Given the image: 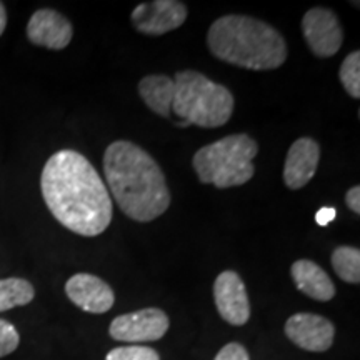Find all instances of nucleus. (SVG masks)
Returning a JSON list of instances; mask_svg holds the SVG:
<instances>
[{
  "label": "nucleus",
  "instance_id": "nucleus-1",
  "mask_svg": "<svg viewBox=\"0 0 360 360\" xmlns=\"http://www.w3.org/2000/svg\"><path fill=\"white\" fill-rule=\"evenodd\" d=\"M40 188L51 214L74 233L96 237L110 225V193L96 167L79 152H56L44 165Z\"/></svg>",
  "mask_w": 360,
  "mask_h": 360
},
{
  "label": "nucleus",
  "instance_id": "nucleus-2",
  "mask_svg": "<svg viewBox=\"0 0 360 360\" xmlns=\"http://www.w3.org/2000/svg\"><path fill=\"white\" fill-rule=\"evenodd\" d=\"M103 174L115 202L132 220L150 222L169 209L170 192L164 172L135 143H110L103 155Z\"/></svg>",
  "mask_w": 360,
  "mask_h": 360
},
{
  "label": "nucleus",
  "instance_id": "nucleus-3",
  "mask_svg": "<svg viewBox=\"0 0 360 360\" xmlns=\"http://www.w3.org/2000/svg\"><path fill=\"white\" fill-rule=\"evenodd\" d=\"M207 45L219 60L272 70L287 60V44L274 27L247 15H224L210 25Z\"/></svg>",
  "mask_w": 360,
  "mask_h": 360
},
{
  "label": "nucleus",
  "instance_id": "nucleus-4",
  "mask_svg": "<svg viewBox=\"0 0 360 360\" xmlns=\"http://www.w3.org/2000/svg\"><path fill=\"white\" fill-rule=\"evenodd\" d=\"M174 85L172 110L182 122L215 129L231 120L236 102L227 87L195 70L177 72Z\"/></svg>",
  "mask_w": 360,
  "mask_h": 360
},
{
  "label": "nucleus",
  "instance_id": "nucleus-5",
  "mask_svg": "<svg viewBox=\"0 0 360 360\" xmlns=\"http://www.w3.org/2000/svg\"><path fill=\"white\" fill-rule=\"evenodd\" d=\"M259 146L247 134H233L202 147L193 155L192 165L202 184L219 188L244 186L254 177L252 164Z\"/></svg>",
  "mask_w": 360,
  "mask_h": 360
},
{
  "label": "nucleus",
  "instance_id": "nucleus-6",
  "mask_svg": "<svg viewBox=\"0 0 360 360\" xmlns=\"http://www.w3.org/2000/svg\"><path fill=\"white\" fill-rule=\"evenodd\" d=\"M169 317L160 309H142L137 312L115 317L109 334L120 342H152L160 340L169 330Z\"/></svg>",
  "mask_w": 360,
  "mask_h": 360
},
{
  "label": "nucleus",
  "instance_id": "nucleus-7",
  "mask_svg": "<svg viewBox=\"0 0 360 360\" xmlns=\"http://www.w3.org/2000/svg\"><path fill=\"white\" fill-rule=\"evenodd\" d=\"M302 30L310 51L319 57L335 56L344 42L339 17L330 8H310L302 19Z\"/></svg>",
  "mask_w": 360,
  "mask_h": 360
},
{
  "label": "nucleus",
  "instance_id": "nucleus-8",
  "mask_svg": "<svg viewBox=\"0 0 360 360\" xmlns=\"http://www.w3.org/2000/svg\"><path fill=\"white\" fill-rule=\"evenodd\" d=\"M187 19V7L177 0H154L134 8L135 29L146 35H164L179 29Z\"/></svg>",
  "mask_w": 360,
  "mask_h": 360
},
{
  "label": "nucleus",
  "instance_id": "nucleus-9",
  "mask_svg": "<svg viewBox=\"0 0 360 360\" xmlns=\"http://www.w3.org/2000/svg\"><path fill=\"white\" fill-rule=\"evenodd\" d=\"M214 300L220 317L232 326H245L250 319V304L244 281L233 270H225L215 278Z\"/></svg>",
  "mask_w": 360,
  "mask_h": 360
},
{
  "label": "nucleus",
  "instance_id": "nucleus-10",
  "mask_svg": "<svg viewBox=\"0 0 360 360\" xmlns=\"http://www.w3.org/2000/svg\"><path fill=\"white\" fill-rule=\"evenodd\" d=\"M285 335L297 347L309 352H326L332 347L335 327L317 314H295L285 323Z\"/></svg>",
  "mask_w": 360,
  "mask_h": 360
},
{
  "label": "nucleus",
  "instance_id": "nucleus-11",
  "mask_svg": "<svg viewBox=\"0 0 360 360\" xmlns=\"http://www.w3.org/2000/svg\"><path fill=\"white\" fill-rule=\"evenodd\" d=\"M65 294L79 309L89 314H105L115 302L112 287L92 274H75L65 283Z\"/></svg>",
  "mask_w": 360,
  "mask_h": 360
},
{
  "label": "nucleus",
  "instance_id": "nucleus-12",
  "mask_svg": "<svg viewBox=\"0 0 360 360\" xmlns=\"http://www.w3.org/2000/svg\"><path fill=\"white\" fill-rule=\"evenodd\" d=\"M72 35L74 29L70 20L52 8H40L27 24V37L30 42L51 51L65 49L70 44Z\"/></svg>",
  "mask_w": 360,
  "mask_h": 360
},
{
  "label": "nucleus",
  "instance_id": "nucleus-13",
  "mask_svg": "<svg viewBox=\"0 0 360 360\" xmlns=\"http://www.w3.org/2000/svg\"><path fill=\"white\" fill-rule=\"evenodd\" d=\"M321 147L314 139H297L287 152L285 165H283V182L289 188H302L307 186L317 172Z\"/></svg>",
  "mask_w": 360,
  "mask_h": 360
},
{
  "label": "nucleus",
  "instance_id": "nucleus-14",
  "mask_svg": "<svg viewBox=\"0 0 360 360\" xmlns=\"http://www.w3.org/2000/svg\"><path fill=\"white\" fill-rule=\"evenodd\" d=\"M292 278H294L297 289L304 292L305 295L314 300H321V302H327V300L334 299L335 295V285L327 276V272L321 265H317L312 260L300 259L292 264L290 269Z\"/></svg>",
  "mask_w": 360,
  "mask_h": 360
},
{
  "label": "nucleus",
  "instance_id": "nucleus-15",
  "mask_svg": "<svg viewBox=\"0 0 360 360\" xmlns=\"http://www.w3.org/2000/svg\"><path fill=\"white\" fill-rule=\"evenodd\" d=\"M175 85L167 75H147L139 82V94L152 112L160 117H169L172 110Z\"/></svg>",
  "mask_w": 360,
  "mask_h": 360
},
{
  "label": "nucleus",
  "instance_id": "nucleus-16",
  "mask_svg": "<svg viewBox=\"0 0 360 360\" xmlns=\"http://www.w3.org/2000/svg\"><path fill=\"white\" fill-rule=\"evenodd\" d=\"M34 297V285L25 278H0V312L30 304Z\"/></svg>",
  "mask_w": 360,
  "mask_h": 360
},
{
  "label": "nucleus",
  "instance_id": "nucleus-17",
  "mask_svg": "<svg viewBox=\"0 0 360 360\" xmlns=\"http://www.w3.org/2000/svg\"><path fill=\"white\" fill-rule=\"evenodd\" d=\"M332 267L342 281L360 282V250L355 247H337L332 254Z\"/></svg>",
  "mask_w": 360,
  "mask_h": 360
},
{
  "label": "nucleus",
  "instance_id": "nucleus-18",
  "mask_svg": "<svg viewBox=\"0 0 360 360\" xmlns=\"http://www.w3.org/2000/svg\"><path fill=\"white\" fill-rule=\"evenodd\" d=\"M339 79L350 97H360V52L355 51L345 57L339 70Z\"/></svg>",
  "mask_w": 360,
  "mask_h": 360
},
{
  "label": "nucleus",
  "instance_id": "nucleus-19",
  "mask_svg": "<svg viewBox=\"0 0 360 360\" xmlns=\"http://www.w3.org/2000/svg\"><path fill=\"white\" fill-rule=\"evenodd\" d=\"M105 360H160V357L154 349L146 345H125L112 349Z\"/></svg>",
  "mask_w": 360,
  "mask_h": 360
},
{
  "label": "nucleus",
  "instance_id": "nucleus-20",
  "mask_svg": "<svg viewBox=\"0 0 360 360\" xmlns=\"http://www.w3.org/2000/svg\"><path fill=\"white\" fill-rule=\"evenodd\" d=\"M19 332L12 326L11 322L0 319V359L12 354L13 350L19 347Z\"/></svg>",
  "mask_w": 360,
  "mask_h": 360
},
{
  "label": "nucleus",
  "instance_id": "nucleus-21",
  "mask_svg": "<svg viewBox=\"0 0 360 360\" xmlns=\"http://www.w3.org/2000/svg\"><path fill=\"white\" fill-rule=\"evenodd\" d=\"M214 360H250L249 354L244 345L237 344V342H231L225 347L220 349V352L215 355Z\"/></svg>",
  "mask_w": 360,
  "mask_h": 360
},
{
  "label": "nucleus",
  "instance_id": "nucleus-22",
  "mask_svg": "<svg viewBox=\"0 0 360 360\" xmlns=\"http://www.w3.org/2000/svg\"><path fill=\"white\" fill-rule=\"evenodd\" d=\"M345 204L354 214H360V187L354 186L352 188H349V192L345 193Z\"/></svg>",
  "mask_w": 360,
  "mask_h": 360
},
{
  "label": "nucleus",
  "instance_id": "nucleus-23",
  "mask_svg": "<svg viewBox=\"0 0 360 360\" xmlns=\"http://www.w3.org/2000/svg\"><path fill=\"white\" fill-rule=\"evenodd\" d=\"M337 217V210L334 207H322L321 210H319L317 215H315V220H317V224L321 225V227H326L332 222V220H335Z\"/></svg>",
  "mask_w": 360,
  "mask_h": 360
},
{
  "label": "nucleus",
  "instance_id": "nucleus-24",
  "mask_svg": "<svg viewBox=\"0 0 360 360\" xmlns=\"http://www.w3.org/2000/svg\"><path fill=\"white\" fill-rule=\"evenodd\" d=\"M7 27V12H6V6H4L2 2H0V35L4 34V30H6Z\"/></svg>",
  "mask_w": 360,
  "mask_h": 360
}]
</instances>
